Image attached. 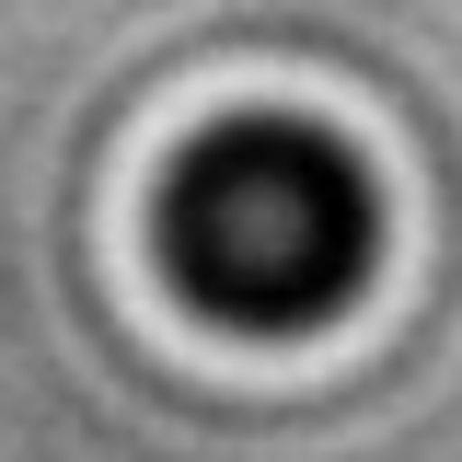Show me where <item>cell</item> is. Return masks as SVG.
I'll return each mask as SVG.
<instances>
[{"label":"cell","instance_id":"1","mask_svg":"<svg viewBox=\"0 0 462 462\" xmlns=\"http://www.w3.org/2000/svg\"><path fill=\"white\" fill-rule=\"evenodd\" d=\"M173 289L220 324H324L370 266V185L324 127H220L162 197Z\"/></svg>","mask_w":462,"mask_h":462}]
</instances>
